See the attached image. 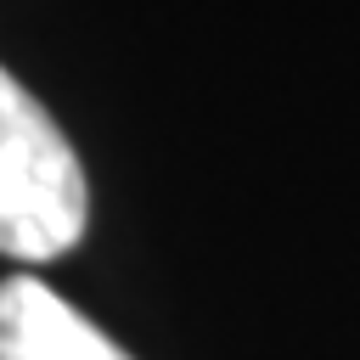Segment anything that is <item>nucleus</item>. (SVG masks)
<instances>
[{
    "mask_svg": "<svg viewBox=\"0 0 360 360\" xmlns=\"http://www.w3.org/2000/svg\"><path fill=\"white\" fill-rule=\"evenodd\" d=\"M90 214L84 169L56 118L0 68V253L39 264L79 248Z\"/></svg>",
    "mask_w": 360,
    "mask_h": 360,
    "instance_id": "1",
    "label": "nucleus"
},
{
    "mask_svg": "<svg viewBox=\"0 0 360 360\" xmlns=\"http://www.w3.org/2000/svg\"><path fill=\"white\" fill-rule=\"evenodd\" d=\"M0 360H129L101 326L34 276L0 281Z\"/></svg>",
    "mask_w": 360,
    "mask_h": 360,
    "instance_id": "2",
    "label": "nucleus"
}]
</instances>
